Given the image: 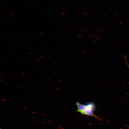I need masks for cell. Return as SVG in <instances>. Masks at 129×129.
I'll use <instances>...</instances> for the list:
<instances>
[{
    "label": "cell",
    "mask_w": 129,
    "mask_h": 129,
    "mask_svg": "<svg viewBox=\"0 0 129 129\" xmlns=\"http://www.w3.org/2000/svg\"><path fill=\"white\" fill-rule=\"evenodd\" d=\"M86 107L85 110L82 112L81 113L83 115H86L88 116H92L95 117L97 119H100L97 116L95 115L93 113V110L91 108L86 105Z\"/></svg>",
    "instance_id": "obj_1"
},
{
    "label": "cell",
    "mask_w": 129,
    "mask_h": 129,
    "mask_svg": "<svg viewBox=\"0 0 129 129\" xmlns=\"http://www.w3.org/2000/svg\"><path fill=\"white\" fill-rule=\"evenodd\" d=\"M76 104L78 107V110L77 111L81 113L85 109L86 107V105L81 104L78 102H76Z\"/></svg>",
    "instance_id": "obj_2"
},
{
    "label": "cell",
    "mask_w": 129,
    "mask_h": 129,
    "mask_svg": "<svg viewBox=\"0 0 129 129\" xmlns=\"http://www.w3.org/2000/svg\"><path fill=\"white\" fill-rule=\"evenodd\" d=\"M124 58H125V61L126 62V63L127 64V65L128 68H129V64L128 62H127V59H126V56H124Z\"/></svg>",
    "instance_id": "obj_3"
}]
</instances>
